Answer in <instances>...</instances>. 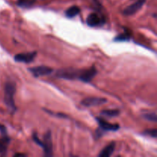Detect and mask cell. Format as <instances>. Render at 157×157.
I'll list each match as a JSON object with an SVG mask.
<instances>
[{
    "label": "cell",
    "mask_w": 157,
    "mask_h": 157,
    "mask_svg": "<svg viewBox=\"0 0 157 157\" xmlns=\"http://www.w3.org/2000/svg\"><path fill=\"white\" fill-rule=\"evenodd\" d=\"M101 114L107 117H117L120 114V110H104L101 111Z\"/></svg>",
    "instance_id": "obj_14"
},
{
    "label": "cell",
    "mask_w": 157,
    "mask_h": 157,
    "mask_svg": "<svg viewBox=\"0 0 157 157\" xmlns=\"http://www.w3.org/2000/svg\"><path fill=\"white\" fill-rule=\"evenodd\" d=\"M146 0H138L136 2L133 3L132 5L126 8L124 11V14L125 15H132L138 12L141 8L145 4Z\"/></svg>",
    "instance_id": "obj_8"
},
{
    "label": "cell",
    "mask_w": 157,
    "mask_h": 157,
    "mask_svg": "<svg viewBox=\"0 0 157 157\" xmlns=\"http://www.w3.org/2000/svg\"><path fill=\"white\" fill-rule=\"evenodd\" d=\"M144 134L147 135V136H150L151 137L156 138L157 136V130L156 129H152V130H145L144 132Z\"/></svg>",
    "instance_id": "obj_18"
},
{
    "label": "cell",
    "mask_w": 157,
    "mask_h": 157,
    "mask_svg": "<svg viewBox=\"0 0 157 157\" xmlns=\"http://www.w3.org/2000/svg\"><path fill=\"white\" fill-rule=\"evenodd\" d=\"M80 12H81V9L78 6H73L67 9V11L65 12V15L67 18H74L77 15H78Z\"/></svg>",
    "instance_id": "obj_13"
},
{
    "label": "cell",
    "mask_w": 157,
    "mask_h": 157,
    "mask_svg": "<svg viewBox=\"0 0 157 157\" xmlns=\"http://www.w3.org/2000/svg\"><path fill=\"white\" fill-rule=\"evenodd\" d=\"M98 124H99L100 129L103 131H117L120 129V126L118 124H112L110 123L107 122L102 118L97 117Z\"/></svg>",
    "instance_id": "obj_9"
},
{
    "label": "cell",
    "mask_w": 157,
    "mask_h": 157,
    "mask_svg": "<svg viewBox=\"0 0 157 157\" xmlns=\"http://www.w3.org/2000/svg\"><path fill=\"white\" fill-rule=\"evenodd\" d=\"M15 156H25V155L22 154V153H17V154L15 155Z\"/></svg>",
    "instance_id": "obj_19"
},
{
    "label": "cell",
    "mask_w": 157,
    "mask_h": 157,
    "mask_svg": "<svg viewBox=\"0 0 157 157\" xmlns=\"http://www.w3.org/2000/svg\"><path fill=\"white\" fill-rule=\"evenodd\" d=\"M107 102V100L106 98H98V97H89L85 98L81 101V104L84 107H94V106H99L101 104H106Z\"/></svg>",
    "instance_id": "obj_5"
},
{
    "label": "cell",
    "mask_w": 157,
    "mask_h": 157,
    "mask_svg": "<svg viewBox=\"0 0 157 157\" xmlns=\"http://www.w3.org/2000/svg\"><path fill=\"white\" fill-rule=\"evenodd\" d=\"M46 156H52V133L50 131L47 132L44 136L42 140V147Z\"/></svg>",
    "instance_id": "obj_6"
},
{
    "label": "cell",
    "mask_w": 157,
    "mask_h": 157,
    "mask_svg": "<svg viewBox=\"0 0 157 157\" xmlns=\"http://www.w3.org/2000/svg\"><path fill=\"white\" fill-rule=\"evenodd\" d=\"M104 21V20L94 12L90 14L87 18V24L90 27H97V26L101 25Z\"/></svg>",
    "instance_id": "obj_10"
},
{
    "label": "cell",
    "mask_w": 157,
    "mask_h": 157,
    "mask_svg": "<svg viewBox=\"0 0 157 157\" xmlns=\"http://www.w3.org/2000/svg\"><path fill=\"white\" fill-rule=\"evenodd\" d=\"M2 136L0 138V155H5L6 153L8 145L10 142V139L7 134H2Z\"/></svg>",
    "instance_id": "obj_11"
},
{
    "label": "cell",
    "mask_w": 157,
    "mask_h": 157,
    "mask_svg": "<svg viewBox=\"0 0 157 157\" xmlns=\"http://www.w3.org/2000/svg\"><path fill=\"white\" fill-rule=\"evenodd\" d=\"M15 90H16V87H15V84L13 82L9 81V82L6 83L4 90V102L8 107V108L11 111L13 112L16 110L15 100H14Z\"/></svg>",
    "instance_id": "obj_1"
},
{
    "label": "cell",
    "mask_w": 157,
    "mask_h": 157,
    "mask_svg": "<svg viewBox=\"0 0 157 157\" xmlns=\"http://www.w3.org/2000/svg\"><path fill=\"white\" fill-rule=\"evenodd\" d=\"M80 70H74V69H64L60 70L57 72V76L60 78H64L67 80L78 79Z\"/></svg>",
    "instance_id": "obj_3"
},
{
    "label": "cell",
    "mask_w": 157,
    "mask_h": 157,
    "mask_svg": "<svg viewBox=\"0 0 157 157\" xmlns=\"http://www.w3.org/2000/svg\"><path fill=\"white\" fill-rule=\"evenodd\" d=\"M35 2V0H18V5L21 7H29Z\"/></svg>",
    "instance_id": "obj_15"
},
{
    "label": "cell",
    "mask_w": 157,
    "mask_h": 157,
    "mask_svg": "<svg viewBox=\"0 0 157 157\" xmlns=\"http://www.w3.org/2000/svg\"><path fill=\"white\" fill-rule=\"evenodd\" d=\"M29 71L35 77L38 78V77L41 76H46V75H49L53 72V69L52 67H47V66H37V67H31L29 69Z\"/></svg>",
    "instance_id": "obj_4"
},
{
    "label": "cell",
    "mask_w": 157,
    "mask_h": 157,
    "mask_svg": "<svg viewBox=\"0 0 157 157\" xmlns=\"http://www.w3.org/2000/svg\"><path fill=\"white\" fill-rule=\"evenodd\" d=\"M130 38V33L127 32V31H126L124 33L121 34V35H119L118 36H117L115 38V40L116 41H127V40H129Z\"/></svg>",
    "instance_id": "obj_17"
},
{
    "label": "cell",
    "mask_w": 157,
    "mask_h": 157,
    "mask_svg": "<svg viewBox=\"0 0 157 157\" xmlns=\"http://www.w3.org/2000/svg\"><path fill=\"white\" fill-rule=\"evenodd\" d=\"M97 75V69L94 66H92L91 67L88 69H84V70L80 71L78 80L83 81V82L88 83L92 81L95 75Z\"/></svg>",
    "instance_id": "obj_2"
},
{
    "label": "cell",
    "mask_w": 157,
    "mask_h": 157,
    "mask_svg": "<svg viewBox=\"0 0 157 157\" xmlns=\"http://www.w3.org/2000/svg\"><path fill=\"white\" fill-rule=\"evenodd\" d=\"M143 117L144 119L147 120L149 121H152V122L156 123L157 121V116L156 113H146V114L143 115Z\"/></svg>",
    "instance_id": "obj_16"
},
{
    "label": "cell",
    "mask_w": 157,
    "mask_h": 157,
    "mask_svg": "<svg viewBox=\"0 0 157 157\" xmlns=\"http://www.w3.org/2000/svg\"><path fill=\"white\" fill-rule=\"evenodd\" d=\"M37 55L36 52H28V53H20L15 56V61L17 62L31 63L35 60Z\"/></svg>",
    "instance_id": "obj_7"
},
{
    "label": "cell",
    "mask_w": 157,
    "mask_h": 157,
    "mask_svg": "<svg viewBox=\"0 0 157 157\" xmlns=\"http://www.w3.org/2000/svg\"><path fill=\"white\" fill-rule=\"evenodd\" d=\"M115 149V143L112 142L110 144L107 146L106 147H104L101 152L100 153L99 156L101 157H109L112 155V153H113Z\"/></svg>",
    "instance_id": "obj_12"
}]
</instances>
